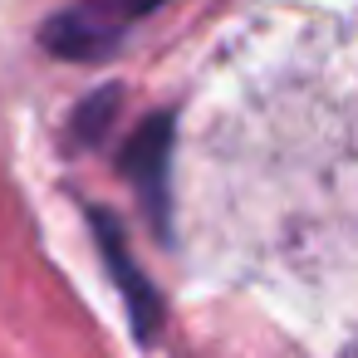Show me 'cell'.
I'll use <instances>...</instances> for the list:
<instances>
[{
  "instance_id": "3",
  "label": "cell",
  "mask_w": 358,
  "mask_h": 358,
  "mask_svg": "<svg viewBox=\"0 0 358 358\" xmlns=\"http://www.w3.org/2000/svg\"><path fill=\"white\" fill-rule=\"evenodd\" d=\"M89 221L99 226V250H103V260H108V270H113V285H118V289H123V299H128V319H133L138 338H152V334H157V319H162L157 289L138 275V265H133V255H128V245H123L118 221H113L103 206H94V211H89Z\"/></svg>"
},
{
  "instance_id": "4",
  "label": "cell",
  "mask_w": 358,
  "mask_h": 358,
  "mask_svg": "<svg viewBox=\"0 0 358 358\" xmlns=\"http://www.w3.org/2000/svg\"><path fill=\"white\" fill-rule=\"evenodd\" d=\"M113 108H118V84L89 94V99L79 103V113H74V143H84V148L99 143V138L108 133V123H113Z\"/></svg>"
},
{
  "instance_id": "2",
  "label": "cell",
  "mask_w": 358,
  "mask_h": 358,
  "mask_svg": "<svg viewBox=\"0 0 358 358\" xmlns=\"http://www.w3.org/2000/svg\"><path fill=\"white\" fill-rule=\"evenodd\" d=\"M172 113H152L138 123V133L128 138L123 148V177H133V187L143 192L148 211H152V226L157 236H167V157H172Z\"/></svg>"
},
{
  "instance_id": "1",
  "label": "cell",
  "mask_w": 358,
  "mask_h": 358,
  "mask_svg": "<svg viewBox=\"0 0 358 358\" xmlns=\"http://www.w3.org/2000/svg\"><path fill=\"white\" fill-rule=\"evenodd\" d=\"M157 6H162V0H84V6L55 15L40 40L59 59H103V55H113L123 25L143 20Z\"/></svg>"
}]
</instances>
